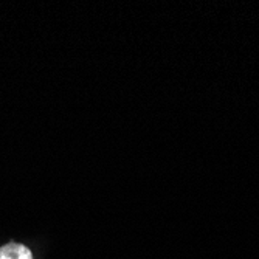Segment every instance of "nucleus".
I'll use <instances>...</instances> for the list:
<instances>
[{"mask_svg":"<svg viewBox=\"0 0 259 259\" xmlns=\"http://www.w3.org/2000/svg\"><path fill=\"white\" fill-rule=\"evenodd\" d=\"M0 259H33V253L23 244L8 242L0 247Z\"/></svg>","mask_w":259,"mask_h":259,"instance_id":"nucleus-1","label":"nucleus"}]
</instances>
